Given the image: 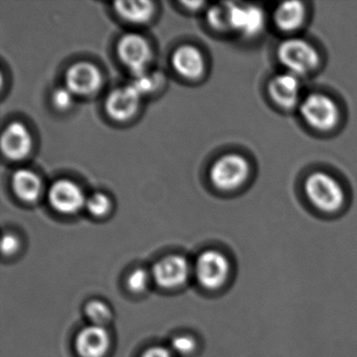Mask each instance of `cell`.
<instances>
[{
    "instance_id": "6da1fadb",
    "label": "cell",
    "mask_w": 357,
    "mask_h": 357,
    "mask_svg": "<svg viewBox=\"0 0 357 357\" xmlns=\"http://www.w3.org/2000/svg\"><path fill=\"white\" fill-rule=\"evenodd\" d=\"M304 190L311 204L324 212H335L344 204L342 185L327 173H311L305 179Z\"/></svg>"
},
{
    "instance_id": "7a4b0ae2",
    "label": "cell",
    "mask_w": 357,
    "mask_h": 357,
    "mask_svg": "<svg viewBox=\"0 0 357 357\" xmlns=\"http://www.w3.org/2000/svg\"><path fill=\"white\" fill-rule=\"evenodd\" d=\"M278 58L288 73L298 77L312 72L319 63L317 50L308 41L300 38L283 41L278 47Z\"/></svg>"
},
{
    "instance_id": "3957f363",
    "label": "cell",
    "mask_w": 357,
    "mask_h": 357,
    "mask_svg": "<svg viewBox=\"0 0 357 357\" xmlns=\"http://www.w3.org/2000/svg\"><path fill=\"white\" fill-rule=\"evenodd\" d=\"M250 167L246 158L239 154H227L213 164L210 177L215 187L231 191L245 183Z\"/></svg>"
},
{
    "instance_id": "277c9868",
    "label": "cell",
    "mask_w": 357,
    "mask_h": 357,
    "mask_svg": "<svg viewBox=\"0 0 357 357\" xmlns=\"http://www.w3.org/2000/svg\"><path fill=\"white\" fill-rule=\"evenodd\" d=\"M300 112L307 124L321 131L331 130L340 119V112L333 100L321 93H312L305 98Z\"/></svg>"
},
{
    "instance_id": "5b68a950",
    "label": "cell",
    "mask_w": 357,
    "mask_h": 357,
    "mask_svg": "<svg viewBox=\"0 0 357 357\" xmlns=\"http://www.w3.org/2000/svg\"><path fill=\"white\" fill-rule=\"evenodd\" d=\"M229 273V260L217 250H206L196 260V279L206 289H217L222 286Z\"/></svg>"
},
{
    "instance_id": "8992f818",
    "label": "cell",
    "mask_w": 357,
    "mask_h": 357,
    "mask_svg": "<svg viewBox=\"0 0 357 357\" xmlns=\"http://www.w3.org/2000/svg\"><path fill=\"white\" fill-rule=\"evenodd\" d=\"M118 54L121 61L133 75L148 70L152 58L149 43L141 35L137 34L123 36L118 45Z\"/></svg>"
},
{
    "instance_id": "52a82bcc",
    "label": "cell",
    "mask_w": 357,
    "mask_h": 357,
    "mask_svg": "<svg viewBox=\"0 0 357 357\" xmlns=\"http://www.w3.org/2000/svg\"><path fill=\"white\" fill-rule=\"evenodd\" d=\"M82 189L74 181L60 179L52 185L49 192L51 206L62 214H74L86 204Z\"/></svg>"
},
{
    "instance_id": "ba28073f",
    "label": "cell",
    "mask_w": 357,
    "mask_h": 357,
    "mask_svg": "<svg viewBox=\"0 0 357 357\" xmlns=\"http://www.w3.org/2000/svg\"><path fill=\"white\" fill-rule=\"evenodd\" d=\"M189 273L190 266L187 259L176 255L158 261L152 268L154 281L164 288L183 285L189 278Z\"/></svg>"
},
{
    "instance_id": "9c48e42d",
    "label": "cell",
    "mask_w": 357,
    "mask_h": 357,
    "mask_svg": "<svg viewBox=\"0 0 357 357\" xmlns=\"http://www.w3.org/2000/svg\"><path fill=\"white\" fill-rule=\"evenodd\" d=\"M66 82L74 95L91 96L101 87L102 75L97 66L89 62H79L66 73Z\"/></svg>"
},
{
    "instance_id": "30bf717a",
    "label": "cell",
    "mask_w": 357,
    "mask_h": 357,
    "mask_svg": "<svg viewBox=\"0 0 357 357\" xmlns=\"http://www.w3.org/2000/svg\"><path fill=\"white\" fill-rule=\"evenodd\" d=\"M229 29L245 37L258 35L264 28L265 16L261 8L255 6L227 5Z\"/></svg>"
},
{
    "instance_id": "8fae6325",
    "label": "cell",
    "mask_w": 357,
    "mask_h": 357,
    "mask_svg": "<svg viewBox=\"0 0 357 357\" xmlns=\"http://www.w3.org/2000/svg\"><path fill=\"white\" fill-rule=\"evenodd\" d=\"M141 98L131 85L114 89L106 100V112L114 120L121 122L128 120L137 114Z\"/></svg>"
},
{
    "instance_id": "7c38bea8",
    "label": "cell",
    "mask_w": 357,
    "mask_h": 357,
    "mask_svg": "<svg viewBox=\"0 0 357 357\" xmlns=\"http://www.w3.org/2000/svg\"><path fill=\"white\" fill-rule=\"evenodd\" d=\"M33 141L30 131L22 123L8 125L1 137V149L10 160H20L29 155Z\"/></svg>"
},
{
    "instance_id": "4fadbf2b",
    "label": "cell",
    "mask_w": 357,
    "mask_h": 357,
    "mask_svg": "<svg viewBox=\"0 0 357 357\" xmlns=\"http://www.w3.org/2000/svg\"><path fill=\"white\" fill-rule=\"evenodd\" d=\"M109 346V333L102 326H89L77 335L76 349L81 357H103Z\"/></svg>"
},
{
    "instance_id": "5bb4252c",
    "label": "cell",
    "mask_w": 357,
    "mask_h": 357,
    "mask_svg": "<svg viewBox=\"0 0 357 357\" xmlns=\"http://www.w3.org/2000/svg\"><path fill=\"white\" fill-rule=\"evenodd\" d=\"M269 96L282 108L294 107L300 101V79L291 73H283L271 79Z\"/></svg>"
},
{
    "instance_id": "9a60e30c",
    "label": "cell",
    "mask_w": 357,
    "mask_h": 357,
    "mask_svg": "<svg viewBox=\"0 0 357 357\" xmlns=\"http://www.w3.org/2000/svg\"><path fill=\"white\" fill-rule=\"evenodd\" d=\"M171 62L174 70L185 78H199L204 74V57L199 50L192 45H183L178 47L173 53Z\"/></svg>"
},
{
    "instance_id": "2e32d148",
    "label": "cell",
    "mask_w": 357,
    "mask_h": 357,
    "mask_svg": "<svg viewBox=\"0 0 357 357\" xmlns=\"http://www.w3.org/2000/svg\"><path fill=\"white\" fill-rule=\"evenodd\" d=\"M12 188L20 199L34 202L43 192V183L36 173L28 169H20L12 176Z\"/></svg>"
},
{
    "instance_id": "e0dca14e",
    "label": "cell",
    "mask_w": 357,
    "mask_h": 357,
    "mask_svg": "<svg viewBox=\"0 0 357 357\" xmlns=\"http://www.w3.org/2000/svg\"><path fill=\"white\" fill-rule=\"evenodd\" d=\"M273 20L280 30L294 32L301 28L305 20L304 5L300 1H287L275 9Z\"/></svg>"
},
{
    "instance_id": "ac0fdd59",
    "label": "cell",
    "mask_w": 357,
    "mask_h": 357,
    "mask_svg": "<svg viewBox=\"0 0 357 357\" xmlns=\"http://www.w3.org/2000/svg\"><path fill=\"white\" fill-rule=\"evenodd\" d=\"M114 8L121 17L132 24H145L154 13V5L150 1H118Z\"/></svg>"
},
{
    "instance_id": "d6986e66",
    "label": "cell",
    "mask_w": 357,
    "mask_h": 357,
    "mask_svg": "<svg viewBox=\"0 0 357 357\" xmlns=\"http://www.w3.org/2000/svg\"><path fill=\"white\" fill-rule=\"evenodd\" d=\"M162 75L158 73H150L148 70L135 75L131 86L135 87V91L141 96L153 93L160 84Z\"/></svg>"
},
{
    "instance_id": "ffe728a7",
    "label": "cell",
    "mask_w": 357,
    "mask_h": 357,
    "mask_svg": "<svg viewBox=\"0 0 357 357\" xmlns=\"http://www.w3.org/2000/svg\"><path fill=\"white\" fill-rule=\"evenodd\" d=\"M85 311L87 317L96 326L104 327L112 319V310L109 306L102 301H91L85 307Z\"/></svg>"
},
{
    "instance_id": "44dd1931",
    "label": "cell",
    "mask_w": 357,
    "mask_h": 357,
    "mask_svg": "<svg viewBox=\"0 0 357 357\" xmlns=\"http://www.w3.org/2000/svg\"><path fill=\"white\" fill-rule=\"evenodd\" d=\"M85 206L93 216L103 217L109 212L112 202L105 194L95 193L87 198Z\"/></svg>"
},
{
    "instance_id": "7402d4cb",
    "label": "cell",
    "mask_w": 357,
    "mask_h": 357,
    "mask_svg": "<svg viewBox=\"0 0 357 357\" xmlns=\"http://www.w3.org/2000/svg\"><path fill=\"white\" fill-rule=\"evenodd\" d=\"M149 284V273L143 268H137L129 275L127 285L133 292H143Z\"/></svg>"
},
{
    "instance_id": "603a6c76",
    "label": "cell",
    "mask_w": 357,
    "mask_h": 357,
    "mask_svg": "<svg viewBox=\"0 0 357 357\" xmlns=\"http://www.w3.org/2000/svg\"><path fill=\"white\" fill-rule=\"evenodd\" d=\"M208 22L217 30L229 29V8L215 7L208 12Z\"/></svg>"
},
{
    "instance_id": "cb8c5ba5",
    "label": "cell",
    "mask_w": 357,
    "mask_h": 357,
    "mask_svg": "<svg viewBox=\"0 0 357 357\" xmlns=\"http://www.w3.org/2000/svg\"><path fill=\"white\" fill-rule=\"evenodd\" d=\"M171 348L176 354L187 355L195 350L196 342L190 335L175 336L171 342Z\"/></svg>"
},
{
    "instance_id": "d4e9b609",
    "label": "cell",
    "mask_w": 357,
    "mask_h": 357,
    "mask_svg": "<svg viewBox=\"0 0 357 357\" xmlns=\"http://www.w3.org/2000/svg\"><path fill=\"white\" fill-rule=\"evenodd\" d=\"M74 93L68 87H60L53 93V103L61 110L70 109L74 103Z\"/></svg>"
},
{
    "instance_id": "484cf974",
    "label": "cell",
    "mask_w": 357,
    "mask_h": 357,
    "mask_svg": "<svg viewBox=\"0 0 357 357\" xmlns=\"http://www.w3.org/2000/svg\"><path fill=\"white\" fill-rule=\"evenodd\" d=\"M20 248V240L13 234H5L1 241V250L5 255L14 254Z\"/></svg>"
},
{
    "instance_id": "4316f807",
    "label": "cell",
    "mask_w": 357,
    "mask_h": 357,
    "mask_svg": "<svg viewBox=\"0 0 357 357\" xmlns=\"http://www.w3.org/2000/svg\"><path fill=\"white\" fill-rule=\"evenodd\" d=\"M141 357H173V352L165 347L155 346L147 349Z\"/></svg>"
}]
</instances>
